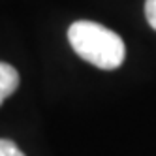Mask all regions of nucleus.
Returning a JSON list of instances; mask_svg holds the SVG:
<instances>
[{
  "instance_id": "3",
  "label": "nucleus",
  "mask_w": 156,
  "mask_h": 156,
  "mask_svg": "<svg viewBox=\"0 0 156 156\" xmlns=\"http://www.w3.org/2000/svg\"><path fill=\"white\" fill-rule=\"evenodd\" d=\"M0 156H25V152L21 151L13 141L0 139Z\"/></svg>"
},
{
  "instance_id": "2",
  "label": "nucleus",
  "mask_w": 156,
  "mask_h": 156,
  "mask_svg": "<svg viewBox=\"0 0 156 156\" xmlns=\"http://www.w3.org/2000/svg\"><path fill=\"white\" fill-rule=\"evenodd\" d=\"M19 87V73L13 66L0 62V105L8 96H12Z\"/></svg>"
},
{
  "instance_id": "4",
  "label": "nucleus",
  "mask_w": 156,
  "mask_h": 156,
  "mask_svg": "<svg viewBox=\"0 0 156 156\" xmlns=\"http://www.w3.org/2000/svg\"><path fill=\"white\" fill-rule=\"evenodd\" d=\"M145 15H147L149 25L156 30V0H147L145 2Z\"/></svg>"
},
{
  "instance_id": "1",
  "label": "nucleus",
  "mask_w": 156,
  "mask_h": 156,
  "mask_svg": "<svg viewBox=\"0 0 156 156\" xmlns=\"http://www.w3.org/2000/svg\"><path fill=\"white\" fill-rule=\"evenodd\" d=\"M68 40L83 60L100 70H115L124 62L126 47L117 32L94 21H75L68 28Z\"/></svg>"
}]
</instances>
